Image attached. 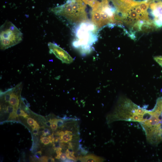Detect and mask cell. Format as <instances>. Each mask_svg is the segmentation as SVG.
<instances>
[{"mask_svg":"<svg viewBox=\"0 0 162 162\" xmlns=\"http://www.w3.org/2000/svg\"><path fill=\"white\" fill-rule=\"evenodd\" d=\"M41 154L42 152L41 151H38L35 153V157L37 159H39L42 157Z\"/></svg>","mask_w":162,"mask_h":162,"instance_id":"cell-20","label":"cell"},{"mask_svg":"<svg viewBox=\"0 0 162 162\" xmlns=\"http://www.w3.org/2000/svg\"><path fill=\"white\" fill-rule=\"evenodd\" d=\"M92 22L99 28L110 23L118 24L116 20L117 9L110 0H99L92 7Z\"/></svg>","mask_w":162,"mask_h":162,"instance_id":"cell-4","label":"cell"},{"mask_svg":"<svg viewBox=\"0 0 162 162\" xmlns=\"http://www.w3.org/2000/svg\"><path fill=\"white\" fill-rule=\"evenodd\" d=\"M35 121L31 118H28L27 119V122L31 127L34 126Z\"/></svg>","mask_w":162,"mask_h":162,"instance_id":"cell-16","label":"cell"},{"mask_svg":"<svg viewBox=\"0 0 162 162\" xmlns=\"http://www.w3.org/2000/svg\"><path fill=\"white\" fill-rule=\"evenodd\" d=\"M54 161L55 160L54 158L52 157H48L47 162H54Z\"/></svg>","mask_w":162,"mask_h":162,"instance_id":"cell-26","label":"cell"},{"mask_svg":"<svg viewBox=\"0 0 162 162\" xmlns=\"http://www.w3.org/2000/svg\"><path fill=\"white\" fill-rule=\"evenodd\" d=\"M48 138L50 139V143H52V142H55V138L54 137L53 134L49 136Z\"/></svg>","mask_w":162,"mask_h":162,"instance_id":"cell-23","label":"cell"},{"mask_svg":"<svg viewBox=\"0 0 162 162\" xmlns=\"http://www.w3.org/2000/svg\"><path fill=\"white\" fill-rule=\"evenodd\" d=\"M52 122L50 119L49 121L47 122H45V124L48 127H51V125L52 124Z\"/></svg>","mask_w":162,"mask_h":162,"instance_id":"cell-25","label":"cell"},{"mask_svg":"<svg viewBox=\"0 0 162 162\" xmlns=\"http://www.w3.org/2000/svg\"><path fill=\"white\" fill-rule=\"evenodd\" d=\"M154 59L159 65L162 67V56L154 57Z\"/></svg>","mask_w":162,"mask_h":162,"instance_id":"cell-15","label":"cell"},{"mask_svg":"<svg viewBox=\"0 0 162 162\" xmlns=\"http://www.w3.org/2000/svg\"><path fill=\"white\" fill-rule=\"evenodd\" d=\"M98 28L88 20L77 24L73 29L74 38L72 46L83 55L89 54L92 46L98 39Z\"/></svg>","mask_w":162,"mask_h":162,"instance_id":"cell-1","label":"cell"},{"mask_svg":"<svg viewBox=\"0 0 162 162\" xmlns=\"http://www.w3.org/2000/svg\"><path fill=\"white\" fill-rule=\"evenodd\" d=\"M48 158V157L46 156H43L40 158L39 160L40 161L47 162Z\"/></svg>","mask_w":162,"mask_h":162,"instance_id":"cell-22","label":"cell"},{"mask_svg":"<svg viewBox=\"0 0 162 162\" xmlns=\"http://www.w3.org/2000/svg\"><path fill=\"white\" fill-rule=\"evenodd\" d=\"M40 140L41 142L45 145H48L50 142V139L48 137H41Z\"/></svg>","mask_w":162,"mask_h":162,"instance_id":"cell-14","label":"cell"},{"mask_svg":"<svg viewBox=\"0 0 162 162\" xmlns=\"http://www.w3.org/2000/svg\"><path fill=\"white\" fill-rule=\"evenodd\" d=\"M86 8L82 0H67L64 4L51 8L50 11L69 23L77 24L88 20Z\"/></svg>","mask_w":162,"mask_h":162,"instance_id":"cell-3","label":"cell"},{"mask_svg":"<svg viewBox=\"0 0 162 162\" xmlns=\"http://www.w3.org/2000/svg\"><path fill=\"white\" fill-rule=\"evenodd\" d=\"M56 123L58 127H62L64 125V122L61 119H57Z\"/></svg>","mask_w":162,"mask_h":162,"instance_id":"cell-19","label":"cell"},{"mask_svg":"<svg viewBox=\"0 0 162 162\" xmlns=\"http://www.w3.org/2000/svg\"><path fill=\"white\" fill-rule=\"evenodd\" d=\"M73 135L70 134L65 133L64 134L60 136V142H68L71 141L72 139Z\"/></svg>","mask_w":162,"mask_h":162,"instance_id":"cell-9","label":"cell"},{"mask_svg":"<svg viewBox=\"0 0 162 162\" xmlns=\"http://www.w3.org/2000/svg\"><path fill=\"white\" fill-rule=\"evenodd\" d=\"M151 110L142 108L126 98H121L116 109L108 118L109 122L116 120L132 121L141 123L151 116Z\"/></svg>","mask_w":162,"mask_h":162,"instance_id":"cell-2","label":"cell"},{"mask_svg":"<svg viewBox=\"0 0 162 162\" xmlns=\"http://www.w3.org/2000/svg\"><path fill=\"white\" fill-rule=\"evenodd\" d=\"M57 119L56 118L50 119L52 123L50 127L52 130L53 131L56 130L58 127L56 123Z\"/></svg>","mask_w":162,"mask_h":162,"instance_id":"cell-11","label":"cell"},{"mask_svg":"<svg viewBox=\"0 0 162 162\" xmlns=\"http://www.w3.org/2000/svg\"><path fill=\"white\" fill-rule=\"evenodd\" d=\"M86 4H88L92 8L95 3L99 0H82Z\"/></svg>","mask_w":162,"mask_h":162,"instance_id":"cell-12","label":"cell"},{"mask_svg":"<svg viewBox=\"0 0 162 162\" xmlns=\"http://www.w3.org/2000/svg\"><path fill=\"white\" fill-rule=\"evenodd\" d=\"M42 132V136H46L50 134V132L49 130L47 128H44Z\"/></svg>","mask_w":162,"mask_h":162,"instance_id":"cell-18","label":"cell"},{"mask_svg":"<svg viewBox=\"0 0 162 162\" xmlns=\"http://www.w3.org/2000/svg\"><path fill=\"white\" fill-rule=\"evenodd\" d=\"M161 135H162V132H161Z\"/></svg>","mask_w":162,"mask_h":162,"instance_id":"cell-27","label":"cell"},{"mask_svg":"<svg viewBox=\"0 0 162 162\" xmlns=\"http://www.w3.org/2000/svg\"><path fill=\"white\" fill-rule=\"evenodd\" d=\"M16 112L18 116H21L24 118H27L28 117V115L22 109L20 106L17 109Z\"/></svg>","mask_w":162,"mask_h":162,"instance_id":"cell-10","label":"cell"},{"mask_svg":"<svg viewBox=\"0 0 162 162\" xmlns=\"http://www.w3.org/2000/svg\"><path fill=\"white\" fill-rule=\"evenodd\" d=\"M153 15L155 26L157 28L162 27V0H154Z\"/></svg>","mask_w":162,"mask_h":162,"instance_id":"cell-7","label":"cell"},{"mask_svg":"<svg viewBox=\"0 0 162 162\" xmlns=\"http://www.w3.org/2000/svg\"><path fill=\"white\" fill-rule=\"evenodd\" d=\"M16 109L14 107L10 105L7 106L6 108V112L9 113L16 111Z\"/></svg>","mask_w":162,"mask_h":162,"instance_id":"cell-13","label":"cell"},{"mask_svg":"<svg viewBox=\"0 0 162 162\" xmlns=\"http://www.w3.org/2000/svg\"><path fill=\"white\" fill-rule=\"evenodd\" d=\"M18 117V115L16 114V111L10 113L9 119H16V117Z\"/></svg>","mask_w":162,"mask_h":162,"instance_id":"cell-17","label":"cell"},{"mask_svg":"<svg viewBox=\"0 0 162 162\" xmlns=\"http://www.w3.org/2000/svg\"><path fill=\"white\" fill-rule=\"evenodd\" d=\"M48 45L50 53L53 54L58 59L64 63L70 64L73 61V59L65 50L55 43L49 42Z\"/></svg>","mask_w":162,"mask_h":162,"instance_id":"cell-6","label":"cell"},{"mask_svg":"<svg viewBox=\"0 0 162 162\" xmlns=\"http://www.w3.org/2000/svg\"><path fill=\"white\" fill-rule=\"evenodd\" d=\"M66 158H67L66 154L64 153H62L60 156V159L63 161H65Z\"/></svg>","mask_w":162,"mask_h":162,"instance_id":"cell-21","label":"cell"},{"mask_svg":"<svg viewBox=\"0 0 162 162\" xmlns=\"http://www.w3.org/2000/svg\"><path fill=\"white\" fill-rule=\"evenodd\" d=\"M39 130L37 128L32 129V133L33 134L38 135V130Z\"/></svg>","mask_w":162,"mask_h":162,"instance_id":"cell-24","label":"cell"},{"mask_svg":"<svg viewBox=\"0 0 162 162\" xmlns=\"http://www.w3.org/2000/svg\"><path fill=\"white\" fill-rule=\"evenodd\" d=\"M104 160L103 158L93 154H89L83 157L77 158L76 162H102Z\"/></svg>","mask_w":162,"mask_h":162,"instance_id":"cell-8","label":"cell"},{"mask_svg":"<svg viewBox=\"0 0 162 162\" xmlns=\"http://www.w3.org/2000/svg\"><path fill=\"white\" fill-rule=\"evenodd\" d=\"M23 34L11 22L6 20L0 28V46L4 50L21 42Z\"/></svg>","mask_w":162,"mask_h":162,"instance_id":"cell-5","label":"cell"}]
</instances>
